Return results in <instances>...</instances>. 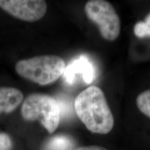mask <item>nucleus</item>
<instances>
[{"label":"nucleus","instance_id":"1","mask_svg":"<svg viewBox=\"0 0 150 150\" xmlns=\"http://www.w3.org/2000/svg\"><path fill=\"white\" fill-rule=\"evenodd\" d=\"M78 117L92 133L107 134L114 126V118L104 92L92 86L79 93L74 101Z\"/></svg>","mask_w":150,"mask_h":150},{"label":"nucleus","instance_id":"2","mask_svg":"<svg viewBox=\"0 0 150 150\" xmlns=\"http://www.w3.org/2000/svg\"><path fill=\"white\" fill-rule=\"evenodd\" d=\"M65 67L62 58L55 55H44L18 61L16 70L22 77L45 86L59 79L63 75Z\"/></svg>","mask_w":150,"mask_h":150},{"label":"nucleus","instance_id":"3","mask_svg":"<svg viewBox=\"0 0 150 150\" xmlns=\"http://www.w3.org/2000/svg\"><path fill=\"white\" fill-rule=\"evenodd\" d=\"M21 112L26 120H39L50 134L57 129L61 120L59 102L45 94L34 93L28 96L22 104Z\"/></svg>","mask_w":150,"mask_h":150},{"label":"nucleus","instance_id":"4","mask_svg":"<svg viewBox=\"0 0 150 150\" xmlns=\"http://www.w3.org/2000/svg\"><path fill=\"white\" fill-rule=\"evenodd\" d=\"M86 16L98 26L101 35L107 40H115L121 30L120 19L110 3L105 0H91L85 6Z\"/></svg>","mask_w":150,"mask_h":150},{"label":"nucleus","instance_id":"5","mask_svg":"<svg viewBox=\"0 0 150 150\" xmlns=\"http://www.w3.org/2000/svg\"><path fill=\"white\" fill-rule=\"evenodd\" d=\"M0 7L15 18L33 22L45 15L47 5L43 0H0Z\"/></svg>","mask_w":150,"mask_h":150},{"label":"nucleus","instance_id":"6","mask_svg":"<svg viewBox=\"0 0 150 150\" xmlns=\"http://www.w3.org/2000/svg\"><path fill=\"white\" fill-rule=\"evenodd\" d=\"M79 74L88 84L92 83L95 79V70L93 65L85 56H79L67 65L63 76L65 81L71 85L74 83L76 76Z\"/></svg>","mask_w":150,"mask_h":150},{"label":"nucleus","instance_id":"7","mask_svg":"<svg viewBox=\"0 0 150 150\" xmlns=\"http://www.w3.org/2000/svg\"><path fill=\"white\" fill-rule=\"evenodd\" d=\"M23 97V94L18 88L0 87V113L12 112L21 104Z\"/></svg>","mask_w":150,"mask_h":150},{"label":"nucleus","instance_id":"8","mask_svg":"<svg viewBox=\"0 0 150 150\" xmlns=\"http://www.w3.org/2000/svg\"><path fill=\"white\" fill-rule=\"evenodd\" d=\"M72 139L66 136L52 137L47 142L44 150H74Z\"/></svg>","mask_w":150,"mask_h":150},{"label":"nucleus","instance_id":"9","mask_svg":"<svg viewBox=\"0 0 150 150\" xmlns=\"http://www.w3.org/2000/svg\"><path fill=\"white\" fill-rule=\"evenodd\" d=\"M138 109L150 118V90L142 92L136 99Z\"/></svg>","mask_w":150,"mask_h":150},{"label":"nucleus","instance_id":"10","mask_svg":"<svg viewBox=\"0 0 150 150\" xmlns=\"http://www.w3.org/2000/svg\"><path fill=\"white\" fill-rule=\"evenodd\" d=\"M134 31L135 35L138 38L150 36V13L144 21H140L136 24Z\"/></svg>","mask_w":150,"mask_h":150},{"label":"nucleus","instance_id":"11","mask_svg":"<svg viewBox=\"0 0 150 150\" xmlns=\"http://www.w3.org/2000/svg\"><path fill=\"white\" fill-rule=\"evenodd\" d=\"M12 142L8 135L0 133V150H11Z\"/></svg>","mask_w":150,"mask_h":150},{"label":"nucleus","instance_id":"12","mask_svg":"<svg viewBox=\"0 0 150 150\" xmlns=\"http://www.w3.org/2000/svg\"><path fill=\"white\" fill-rule=\"evenodd\" d=\"M74 150H108L106 148L100 147L97 145H91V146H84V147H79Z\"/></svg>","mask_w":150,"mask_h":150}]
</instances>
